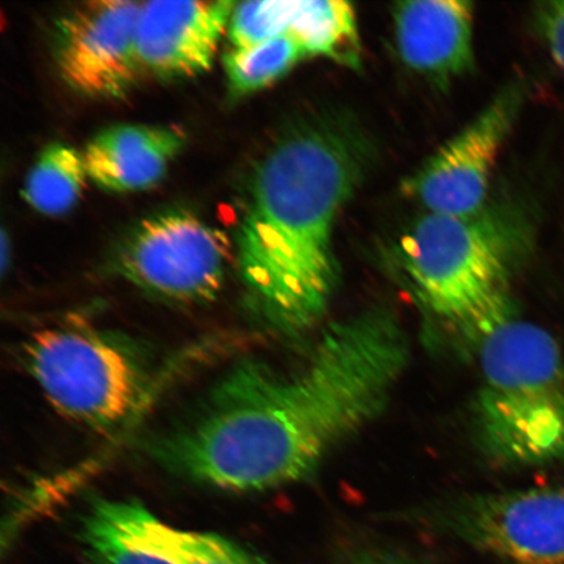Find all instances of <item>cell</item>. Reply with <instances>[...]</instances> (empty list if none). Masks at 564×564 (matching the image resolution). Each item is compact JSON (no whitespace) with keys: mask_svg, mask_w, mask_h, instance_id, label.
<instances>
[{"mask_svg":"<svg viewBox=\"0 0 564 564\" xmlns=\"http://www.w3.org/2000/svg\"><path fill=\"white\" fill-rule=\"evenodd\" d=\"M398 317L373 308L330 324L302 369H232L199 417L152 446L167 469L230 491H264L312 475L376 420L408 368Z\"/></svg>","mask_w":564,"mask_h":564,"instance_id":"obj_1","label":"cell"},{"mask_svg":"<svg viewBox=\"0 0 564 564\" xmlns=\"http://www.w3.org/2000/svg\"><path fill=\"white\" fill-rule=\"evenodd\" d=\"M364 150L344 126H308L259 162L236 232L239 272L259 312L286 335L319 323L334 297V230Z\"/></svg>","mask_w":564,"mask_h":564,"instance_id":"obj_2","label":"cell"},{"mask_svg":"<svg viewBox=\"0 0 564 564\" xmlns=\"http://www.w3.org/2000/svg\"><path fill=\"white\" fill-rule=\"evenodd\" d=\"M529 241L524 218L512 210L427 212L401 241V262L430 312L478 347L517 315L511 279Z\"/></svg>","mask_w":564,"mask_h":564,"instance_id":"obj_3","label":"cell"},{"mask_svg":"<svg viewBox=\"0 0 564 564\" xmlns=\"http://www.w3.org/2000/svg\"><path fill=\"white\" fill-rule=\"evenodd\" d=\"M474 403L479 448L503 467L564 458V361L544 328L517 315L478 345Z\"/></svg>","mask_w":564,"mask_h":564,"instance_id":"obj_4","label":"cell"},{"mask_svg":"<svg viewBox=\"0 0 564 564\" xmlns=\"http://www.w3.org/2000/svg\"><path fill=\"white\" fill-rule=\"evenodd\" d=\"M24 358L55 411L97 432L121 425L150 382L135 350L96 329H42L25 343Z\"/></svg>","mask_w":564,"mask_h":564,"instance_id":"obj_5","label":"cell"},{"mask_svg":"<svg viewBox=\"0 0 564 564\" xmlns=\"http://www.w3.org/2000/svg\"><path fill=\"white\" fill-rule=\"evenodd\" d=\"M229 236L187 210L140 221L118 245L116 271L158 297L178 302L215 299L225 280Z\"/></svg>","mask_w":564,"mask_h":564,"instance_id":"obj_6","label":"cell"},{"mask_svg":"<svg viewBox=\"0 0 564 564\" xmlns=\"http://www.w3.org/2000/svg\"><path fill=\"white\" fill-rule=\"evenodd\" d=\"M449 533L511 564H564V488L478 494L442 510Z\"/></svg>","mask_w":564,"mask_h":564,"instance_id":"obj_7","label":"cell"},{"mask_svg":"<svg viewBox=\"0 0 564 564\" xmlns=\"http://www.w3.org/2000/svg\"><path fill=\"white\" fill-rule=\"evenodd\" d=\"M140 7L127 0H94L56 19L54 58L70 89L116 100L135 86L143 73L137 51Z\"/></svg>","mask_w":564,"mask_h":564,"instance_id":"obj_8","label":"cell"},{"mask_svg":"<svg viewBox=\"0 0 564 564\" xmlns=\"http://www.w3.org/2000/svg\"><path fill=\"white\" fill-rule=\"evenodd\" d=\"M523 105V90L500 91L474 122L443 145L406 182L409 196L430 214L476 215L485 208L489 182L500 148Z\"/></svg>","mask_w":564,"mask_h":564,"instance_id":"obj_9","label":"cell"},{"mask_svg":"<svg viewBox=\"0 0 564 564\" xmlns=\"http://www.w3.org/2000/svg\"><path fill=\"white\" fill-rule=\"evenodd\" d=\"M236 4L230 0L141 3L137 51L143 73L160 79L207 73Z\"/></svg>","mask_w":564,"mask_h":564,"instance_id":"obj_10","label":"cell"},{"mask_svg":"<svg viewBox=\"0 0 564 564\" xmlns=\"http://www.w3.org/2000/svg\"><path fill=\"white\" fill-rule=\"evenodd\" d=\"M401 59L417 73L448 82L474 65V6L463 0H417L397 6Z\"/></svg>","mask_w":564,"mask_h":564,"instance_id":"obj_11","label":"cell"},{"mask_svg":"<svg viewBox=\"0 0 564 564\" xmlns=\"http://www.w3.org/2000/svg\"><path fill=\"white\" fill-rule=\"evenodd\" d=\"M186 144L176 127L118 124L98 132L83 152L89 180L112 193L158 185Z\"/></svg>","mask_w":564,"mask_h":564,"instance_id":"obj_12","label":"cell"},{"mask_svg":"<svg viewBox=\"0 0 564 564\" xmlns=\"http://www.w3.org/2000/svg\"><path fill=\"white\" fill-rule=\"evenodd\" d=\"M119 513L172 564H272L221 535L169 525L138 502L117 500Z\"/></svg>","mask_w":564,"mask_h":564,"instance_id":"obj_13","label":"cell"},{"mask_svg":"<svg viewBox=\"0 0 564 564\" xmlns=\"http://www.w3.org/2000/svg\"><path fill=\"white\" fill-rule=\"evenodd\" d=\"M310 55H321L343 65H361L356 12L341 0H302L291 32Z\"/></svg>","mask_w":564,"mask_h":564,"instance_id":"obj_14","label":"cell"},{"mask_svg":"<svg viewBox=\"0 0 564 564\" xmlns=\"http://www.w3.org/2000/svg\"><path fill=\"white\" fill-rule=\"evenodd\" d=\"M88 178L83 153L65 143H52L35 159L21 195L40 214L62 216L80 199Z\"/></svg>","mask_w":564,"mask_h":564,"instance_id":"obj_15","label":"cell"},{"mask_svg":"<svg viewBox=\"0 0 564 564\" xmlns=\"http://www.w3.org/2000/svg\"><path fill=\"white\" fill-rule=\"evenodd\" d=\"M80 541L89 564H172L132 531L117 500L97 499L90 505Z\"/></svg>","mask_w":564,"mask_h":564,"instance_id":"obj_16","label":"cell"},{"mask_svg":"<svg viewBox=\"0 0 564 564\" xmlns=\"http://www.w3.org/2000/svg\"><path fill=\"white\" fill-rule=\"evenodd\" d=\"M308 54L292 34L242 48H230L224 55L231 96L256 94L281 79Z\"/></svg>","mask_w":564,"mask_h":564,"instance_id":"obj_17","label":"cell"},{"mask_svg":"<svg viewBox=\"0 0 564 564\" xmlns=\"http://www.w3.org/2000/svg\"><path fill=\"white\" fill-rule=\"evenodd\" d=\"M299 0H258L238 3L228 25L231 48L260 44L291 32Z\"/></svg>","mask_w":564,"mask_h":564,"instance_id":"obj_18","label":"cell"},{"mask_svg":"<svg viewBox=\"0 0 564 564\" xmlns=\"http://www.w3.org/2000/svg\"><path fill=\"white\" fill-rule=\"evenodd\" d=\"M534 15L550 55L564 73V0L540 3Z\"/></svg>","mask_w":564,"mask_h":564,"instance_id":"obj_19","label":"cell"},{"mask_svg":"<svg viewBox=\"0 0 564 564\" xmlns=\"http://www.w3.org/2000/svg\"><path fill=\"white\" fill-rule=\"evenodd\" d=\"M9 250H10L9 241H7V237L3 231V236H2V272L3 273L7 272V264H9V252H10Z\"/></svg>","mask_w":564,"mask_h":564,"instance_id":"obj_20","label":"cell"},{"mask_svg":"<svg viewBox=\"0 0 564 564\" xmlns=\"http://www.w3.org/2000/svg\"><path fill=\"white\" fill-rule=\"evenodd\" d=\"M357 564H398V563L384 562V561H365V562L357 563Z\"/></svg>","mask_w":564,"mask_h":564,"instance_id":"obj_21","label":"cell"}]
</instances>
